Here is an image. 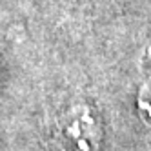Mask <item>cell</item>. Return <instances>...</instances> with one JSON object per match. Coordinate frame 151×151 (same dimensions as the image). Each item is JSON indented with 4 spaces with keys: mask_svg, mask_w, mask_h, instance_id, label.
Masks as SVG:
<instances>
[{
    "mask_svg": "<svg viewBox=\"0 0 151 151\" xmlns=\"http://www.w3.org/2000/svg\"><path fill=\"white\" fill-rule=\"evenodd\" d=\"M0 140L4 151H111V120L95 88L60 84L6 111Z\"/></svg>",
    "mask_w": 151,
    "mask_h": 151,
    "instance_id": "cell-1",
    "label": "cell"
},
{
    "mask_svg": "<svg viewBox=\"0 0 151 151\" xmlns=\"http://www.w3.org/2000/svg\"><path fill=\"white\" fill-rule=\"evenodd\" d=\"M0 151H4V146H2V140H0Z\"/></svg>",
    "mask_w": 151,
    "mask_h": 151,
    "instance_id": "cell-2",
    "label": "cell"
}]
</instances>
